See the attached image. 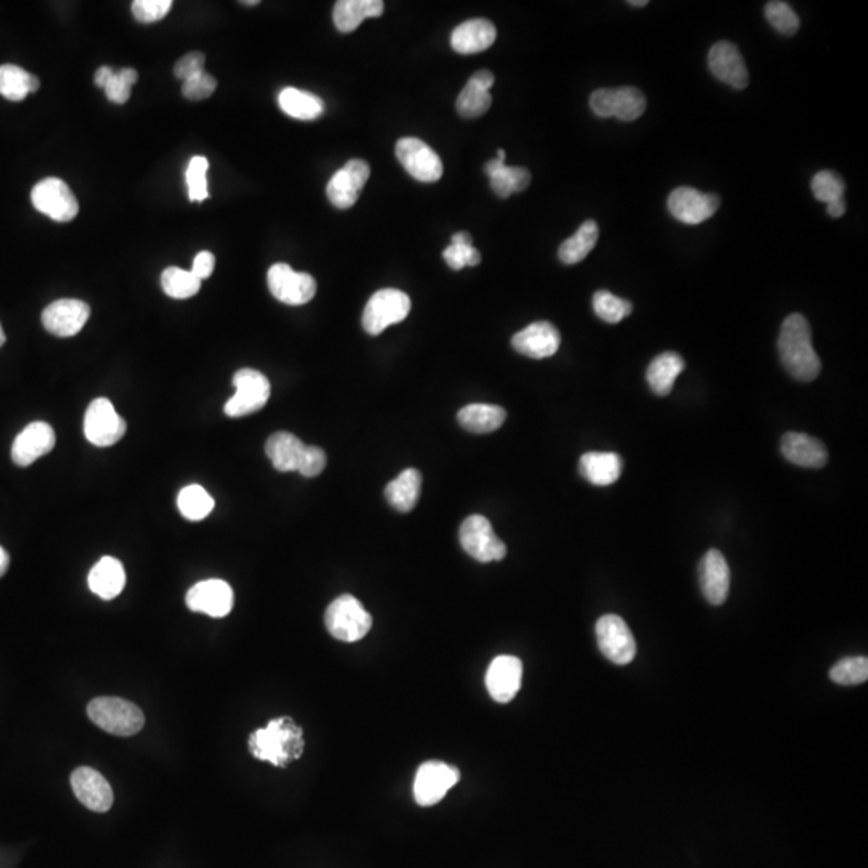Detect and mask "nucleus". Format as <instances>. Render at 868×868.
<instances>
[{
  "instance_id": "f257e3e1",
  "label": "nucleus",
  "mask_w": 868,
  "mask_h": 868,
  "mask_svg": "<svg viewBox=\"0 0 868 868\" xmlns=\"http://www.w3.org/2000/svg\"><path fill=\"white\" fill-rule=\"evenodd\" d=\"M778 354L785 370L796 380L812 381L819 377L822 362L812 346L809 322L801 314H791L783 322Z\"/></svg>"
},
{
  "instance_id": "f03ea898",
  "label": "nucleus",
  "mask_w": 868,
  "mask_h": 868,
  "mask_svg": "<svg viewBox=\"0 0 868 868\" xmlns=\"http://www.w3.org/2000/svg\"><path fill=\"white\" fill-rule=\"evenodd\" d=\"M251 754L259 761L271 762L275 767H287L298 761L304 753L303 729L291 717H279L251 733Z\"/></svg>"
},
{
  "instance_id": "7ed1b4c3",
  "label": "nucleus",
  "mask_w": 868,
  "mask_h": 868,
  "mask_svg": "<svg viewBox=\"0 0 868 868\" xmlns=\"http://www.w3.org/2000/svg\"><path fill=\"white\" fill-rule=\"evenodd\" d=\"M87 716L97 727L118 737L136 735L145 725L142 709L123 698H95L87 706Z\"/></svg>"
},
{
  "instance_id": "20e7f679",
  "label": "nucleus",
  "mask_w": 868,
  "mask_h": 868,
  "mask_svg": "<svg viewBox=\"0 0 868 868\" xmlns=\"http://www.w3.org/2000/svg\"><path fill=\"white\" fill-rule=\"evenodd\" d=\"M328 632L341 642H357L372 629V616L353 595H341L325 611Z\"/></svg>"
},
{
  "instance_id": "39448f33",
  "label": "nucleus",
  "mask_w": 868,
  "mask_h": 868,
  "mask_svg": "<svg viewBox=\"0 0 868 868\" xmlns=\"http://www.w3.org/2000/svg\"><path fill=\"white\" fill-rule=\"evenodd\" d=\"M410 309L412 303L404 291L385 288L369 299L362 314V327L369 335H380L389 325L399 324L406 319Z\"/></svg>"
},
{
  "instance_id": "423d86ee",
  "label": "nucleus",
  "mask_w": 868,
  "mask_h": 868,
  "mask_svg": "<svg viewBox=\"0 0 868 868\" xmlns=\"http://www.w3.org/2000/svg\"><path fill=\"white\" fill-rule=\"evenodd\" d=\"M235 394L227 401L224 412L232 418L246 417L266 406L271 398V383L264 373L254 369L238 370L234 375Z\"/></svg>"
},
{
  "instance_id": "0eeeda50",
  "label": "nucleus",
  "mask_w": 868,
  "mask_h": 868,
  "mask_svg": "<svg viewBox=\"0 0 868 868\" xmlns=\"http://www.w3.org/2000/svg\"><path fill=\"white\" fill-rule=\"evenodd\" d=\"M459 539L463 550L481 563L504 560L507 555V547L494 533L486 516H468L460 526Z\"/></svg>"
},
{
  "instance_id": "6e6552de",
  "label": "nucleus",
  "mask_w": 868,
  "mask_h": 868,
  "mask_svg": "<svg viewBox=\"0 0 868 868\" xmlns=\"http://www.w3.org/2000/svg\"><path fill=\"white\" fill-rule=\"evenodd\" d=\"M598 648L611 663L626 666L632 663L637 653L634 635L621 616L605 615L598 619L595 626Z\"/></svg>"
},
{
  "instance_id": "1a4fd4ad",
  "label": "nucleus",
  "mask_w": 868,
  "mask_h": 868,
  "mask_svg": "<svg viewBox=\"0 0 868 868\" xmlns=\"http://www.w3.org/2000/svg\"><path fill=\"white\" fill-rule=\"evenodd\" d=\"M590 108L600 118L635 121L647 110L645 95L635 87L598 89L590 95Z\"/></svg>"
},
{
  "instance_id": "9d476101",
  "label": "nucleus",
  "mask_w": 868,
  "mask_h": 868,
  "mask_svg": "<svg viewBox=\"0 0 868 868\" xmlns=\"http://www.w3.org/2000/svg\"><path fill=\"white\" fill-rule=\"evenodd\" d=\"M31 201L39 213L55 222H71L78 216L79 203L66 182L58 177H47L31 192Z\"/></svg>"
},
{
  "instance_id": "9b49d317",
  "label": "nucleus",
  "mask_w": 868,
  "mask_h": 868,
  "mask_svg": "<svg viewBox=\"0 0 868 868\" xmlns=\"http://www.w3.org/2000/svg\"><path fill=\"white\" fill-rule=\"evenodd\" d=\"M126 422L108 399L99 398L87 407L84 434L87 441L97 447H110L123 439Z\"/></svg>"
},
{
  "instance_id": "f8f14e48",
  "label": "nucleus",
  "mask_w": 868,
  "mask_h": 868,
  "mask_svg": "<svg viewBox=\"0 0 868 868\" xmlns=\"http://www.w3.org/2000/svg\"><path fill=\"white\" fill-rule=\"evenodd\" d=\"M267 285L272 296L280 303L301 306L316 296L317 283L314 277L296 272L288 264H274L267 272Z\"/></svg>"
},
{
  "instance_id": "ddd939ff",
  "label": "nucleus",
  "mask_w": 868,
  "mask_h": 868,
  "mask_svg": "<svg viewBox=\"0 0 868 868\" xmlns=\"http://www.w3.org/2000/svg\"><path fill=\"white\" fill-rule=\"evenodd\" d=\"M460 780V772L446 762L428 761L418 767L414 782V796L418 806L438 804L447 791Z\"/></svg>"
},
{
  "instance_id": "4468645a",
  "label": "nucleus",
  "mask_w": 868,
  "mask_h": 868,
  "mask_svg": "<svg viewBox=\"0 0 868 868\" xmlns=\"http://www.w3.org/2000/svg\"><path fill=\"white\" fill-rule=\"evenodd\" d=\"M396 156L410 176L420 182H436L443 176V161L430 145L415 137L401 139L396 145Z\"/></svg>"
},
{
  "instance_id": "2eb2a0df",
  "label": "nucleus",
  "mask_w": 868,
  "mask_h": 868,
  "mask_svg": "<svg viewBox=\"0 0 868 868\" xmlns=\"http://www.w3.org/2000/svg\"><path fill=\"white\" fill-rule=\"evenodd\" d=\"M719 206L721 198L717 195L703 193L692 187H679L668 198L669 213L688 226H698L701 222L708 221L716 214Z\"/></svg>"
},
{
  "instance_id": "dca6fc26",
  "label": "nucleus",
  "mask_w": 868,
  "mask_h": 868,
  "mask_svg": "<svg viewBox=\"0 0 868 868\" xmlns=\"http://www.w3.org/2000/svg\"><path fill=\"white\" fill-rule=\"evenodd\" d=\"M91 316L89 304L79 299H58L42 312V325L60 338L78 335Z\"/></svg>"
},
{
  "instance_id": "f3484780",
  "label": "nucleus",
  "mask_w": 868,
  "mask_h": 868,
  "mask_svg": "<svg viewBox=\"0 0 868 868\" xmlns=\"http://www.w3.org/2000/svg\"><path fill=\"white\" fill-rule=\"evenodd\" d=\"M370 177V166L364 160H351L336 172L327 185V197L335 208L354 206Z\"/></svg>"
},
{
  "instance_id": "a211bd4d",
  "label": "nucleus",
  "mask_w": 868,
  "mask_h": 868,
  "mask_svg": "<svg viewBox=\"0 0 868 868\" xmlns=\"http://www.w3.org/2000/svg\"><path fill=\"white\" fill-rule=\"evenodd\" d=\"M185 602L195 613L224 618L234 606V590L222 579H208L195 584L185 597Z\"/></svg>"
},
{
  "instance_id": "6ab92c4d",
  "label": "nucleus",
  "mask_w": 868,
  "mask_h": 868,
  "mask_svg": "<svg viewBox=\"0 0 868 868\" xmlns=\"http://www.w3.org/2000/svg\"><path fill=\"white\" fill-rule=\"evenodd\" d=\"M523 679V663L516 656H497L486 672V687L492 700L510 703L520 692Z\"/></svg>"
},
{
  "instance_id": "aec40b11",
  "label": "nucleus",
  "mask_w": 868,
  "mask_h": 868,
  "mask_svg": "<svg viewBox=\"0 0 868 868\" xmlns=\"http://www.w3.org/2000/svg\"><path fill=\"white\" fill-rule=\"evenodd\" d=\"M55 431L49 423L33 422L18 434L12 446V459L18 467H29L55 447Z\"/></svg>"
},
{
  "instance_id": "412c9836",
  "label": "nucleus",
  "mask_w": 868,
  "mask_h": 868,
  "mask_svg": "<svg viewBox=\"0 0 868 868\" xmlns=\"http://www.w3.org/2000/svg\"><path fill=\"white\" fill-rule=\"evenodd\" d=\"M71 787L79 803L94 812H107L113 806V790L107 778L91 767H79L71 775Z\"/></svg>"
},
{
  "instance_id": "4be33fe9",
  "label": "nucleus",
  "mask_w": 868,
  "mask_h": 868,
  "mask_svg": "<svg viewBox=\"0 0 868 868\" xmlns=\"http://www.w3.org/2000/svg\"><path fill=\"white\" fill-rule=\"evenodd\" d=\"M709 70L719 81L729 84L733 89H745L748 86V70L740 50L732 42L721 41L709 50Z\"/></svg>"
},
{
  "instance_id": "5701e85b",
  "label": "nucleus",
  "mask_w": 868,
  "mask_h": 868,
  "mask_svg": "<svg viewBox=\"0 0 868 868\" xmlns=\"http://www.w3.org/2000/svg\"><path fill=\"white\" fill-rule=\"evenodd\" d=\"M560 343V332L550 322H534L512 338V346L516 353L531 359L552 357L560 348Z\"/></svg>"
},
{
  "instance_id": "b1692460",
  "label": "nucleus",
  "mask_w": 868,
  "mask_h": 868,
  "mask_svg": "<svg viewBox=\"0 0 868 868\" xmlns=\"http://www.w3.org/2000/svg\"><path fill=\"white\" fill-rule=\"evenodd\" d=\"M701 592L711 605H722L729 597L730 568L719 550L713 549L701 558L700 568Z\"/></svg>"
},
{
  "instance_id": "393cba45",
  "label": "nucleus",
  "mask_w": 868,
  "mask_h": 868,
  "mask_svg": "<svg viewBox=\"0 0 868 868\" xmlns=\"http://www.w3.org/2000/svg\"><path fill=\"white\" fill-rule=\"evenodd\" d=\"M494 81H496V78H494V74L491 71H476L468 79L467 86L460 92L459 99H457V111H459V115L467 119L483 116L492 105L489 89L494 86Z\"/></svg>"
},
{
  "instance_id": "a878e982",
  "label": "nucleus",
  "mask_w": 868,
  "mask_h": 868,
  "mask_svg": "<svg viewBox=\"0 0 868 868\" xmlns=\"http://www.w3.org/2000/svg\"><path fill=\"white\" fill-rule=\"evenodd\" d=\"M782 454L799 467L822 468L828 463V451L819 439L804 433H787L782 438Z\"/></svg>"
},
{
  "instance_id": "bb28decb",
  "label": "nucleus",
  "mask_w": 868,
  "mask_h": 868,
  "mask_svg": "<svg viewBox=\"0 0 868 868\" xmlns=\"http://www.w3.org/2000/svg\"><path fill=\"white\" fill-rule=\"evenodd\" d=\"M496 37V26L492 25L491 21L475 18L454 29L451 46L462 55L480 54L496 42Z\"/></svg>"
},
{
  "instance_id": "cd10ccee",
  "label": "nucleus",
  "mask_w": 868,
  "mask_h": 868,
  "mask_svg": "<svg viewBox=\"0 0 868 868\" xmlns=\"http://www.w3.org/2000/svg\"><path fill=\"white\" fill-rule=\"evenodd\" d=\"M579 473L594 486H611L621 478L623 459L615 452H587L579 460Z\"/></svg>"
},
{
  "instance_id": "c85d7f7f",
  "label": "nucleus",
  "mask_w": 868,
  "mask_h": 868,
  "mask_svg": "<svg viewBox=\"0 0 868 868\" xmlns=\"http://www.w3.org/2000/svg\"><path fill=\"white\" fill-rule=\"evenodd\" d=\"M306 447L308 446L295 434L279 431L267 439L266 454L275 470L288 473V471H298Z\"/></svg>"
},
{
  "instance_id": "c756f323",
  "label": "nucleus",
  "mask_w": 868,
  "mask_h": 868,
  "mask_svg": "<svg viewBox=\"0 0 868 868\" xmlns=\"http://www.w3.org/2000/svg\"><path fill=\"white\" fill-rule=\"evenodd\" d=\"M126 586V571L121 561L113 557H103L95 563L89 573V587L103 600H113Z\"/></svg>"
},
{
  "instance_id": "7c9ffc66",
  "label": "nucleus",
  "mask_w": 868,
  "mask_h": 868,
  "mask_svg": "<svg viewBox=\"0 0 868 868\" xmlns=\"http://www.w3.org/2000/svg\"><path fill=\"white\" fill-rule=\"evenodd\" d=\"M385 4L381 0H340L333 9V21L341 33H353L367 18L381 17Z\"/></svg>"
},
{
  "instance_id": "2f4dec72",
  "label": "nucleus",
  "mask_w": 868,
  "mask_h": 868,
  "mask_svg": "<svg viewBox=\"0 0 868 868\" xmlns=\"http://www.w3.org/2000/svg\"><path fill=\"white\" fill-rule=\"evenodd\" d=\"M484 171L491 181L492 190L497 197H512L513 193L528 189L531 182V172L526 168H510L505 160L494 158L484 166Z\"/></svg>"
},
{
  "instance_id": "473e14b6",
  "label": "nucleus",
  "mask_w": 868,
  "mask_h": 868,
  "mask_svg": "<svg viewBox=\"0 0 868 868\" xmlns=\"http://www.w3.org/2000/svg\"><path fill=\"white\" fill-rule=\"evenodd\" d=\"M422 491V475L415 468L402 471L396 480L386 486L385 496L391 507L399 512L407 513L414 510Z\"/></svg>"
},
{
  "instance_id": "72a5a7b5",
  "label": "nucleus",
  "mask_w": 868,
  "mask_h": 868,
  "mask_svg": "<svg viewBox=\"0 0 868 868\" xmlns=\"http://www.w3.org/2000/svg\"><path fill=\"white\" fill-rule=\"evenodd\" d=\"M685 362L679 354L663 353L648 365L647 381L651 391L658 396H668L677 377L684 372Z\"/></svg>"
},
{
  "instance_id": "f704fd0d",
  "label": "nucleus",
  "mask_w": 868,
  "mask_h": 868,
  "mask_svg": "<svg viewBox=\"0 0 868 868\" xmlns=\"http://www.w3.org/2000/svg\"><path fill=\"white\" fill-rule=\"evenodd\" d=\"M460 425L470 433H492L504 425L507 412L491 404H470L457 414Z\"/></svg>"
},
{
  "instance_id": "c9c22d12",
  "label": "nucleus",
  "mask_w": 868,
  "mask_h": 868,
  "mask_svg": "<svg viewBox=\"0 0 868 868\" xmlns=\"http://www.w3.org/2000/svg\"><path fill=\"white\" fill-rule=\"evenodd\" d=\"M279 105L283 113L299 121H314L324 115L325 105L320 97L311 92L287 87L279 94Z\"/></svg>"
},
{
  "instance_id": "e433bc0d",
  "label": "nucleus",
  "mask_w": 868,
  "mask_h": 868,
  "mask_svg": "<svg viewBox=\"0 0 868 868\" xmlns=\"http://www.w3.org/2000/svg\"><path fill=\"white\" fill-rule=\"evenodd\" d=\"M41 82L17 65L0 66V95L10 102H21L29 94L39 91Z\"/></svg>"
},
{
  "instance_id": "4c0bfd02",
  "label": "nucleus",
  "mask_w": 868,
  "mask_h": 868,
  "mask_svg": "<svg viewBox=\"0 0 868 868\" xmlns=\"http://www.w3.org/2000/svg\"><path fill=\"white\" fill-rule=\"evenodd\" d=\"M597 240V222H584L573 237L561 243L560 250H558L561 263L570 264V266L571 264L581 263V261H584L589 256L590 251L594 250Z\"/></svg>"
},
{
  "instance_id": "58836bf2",
  "label": "nucleus",
  "mask_w": 868,
  "mask_h": 868,
  "mask_svg": "<svg viewBox=\"0 0 868 868\" xmlns=\"http://www.w3.org/2000/svg\"><path fill=\"white\" fill-rule=\"evenodd\" d=\"M177 507L185 520L201 521L213 512L214 499L200 484H190L179 492Z\"/></svg>"
},
{
  "instance_id": "ea45409f",
  "label": "nucleus",
  "mask_w": 868,
  "mask_h": 868,
  "mask_svg": "<svg viewBox=\"0 0 868 868\" xmlns=\"http://www.w3.org/2000/svg\"><path fill=\"white\" fill-rule=\"evenodd\" d=\"M161 287L164 293L174 299H187L197 295L201 288V280L184 271L181 267H168L161 274Z\"/></svg>"
},
{
  "instance_id": "a19ab883",
  "label": "nucleus",
  "mask_w": 868,
  "mask_h": 868,
  "mask_svg": "<svg viewBox=\"0 0 868 868\" xmlns=\"http://www.w3.org/2000/svg\"><path fill=\"white\" fill-rule=\"evenodd\" d=\"M594 311L597 317L608 324H618L631 316L632 304L627 299L618 298L610 291L600 290L594 295Z\"/></svg>"
},
{
  "instance_id": "79ce46f5",
  "label": "nucleus",
  "mask_w": 868,
  "mask_h": 868,
  "mask_svg": "<svg viewBox=\"0 0 868 868\" xmlns=\"http://www.w3.org/2000/svg\"><path fill=\"white\" fill-rule=\"evenodd\" d=\"M830 679L840 685L864 684L868 679V658L865 656L843 658L833 666Z\"/></svg>"
},
{
  "instance_id": "37998d69",
  "label": "nucleus",
  "mask_w": 868,
  "mask_h": 868,
  "mask_svg": "<svg viewBox=\"0 0 868 868\" xmlns=\"http://www.w3.org/2000/svg\"><path fill=\"white\" fill-rule=\"evenodd\" d=\"M209 163L205 156H195L190 160L187 171H185V181L189 187L190 201H205L209 197L208 192V174Z\"/></svg>"
},
{
  "instance_id": "c03bdc74",
  "label": "nucleus",
  "mask_w": 868,
  "mask_h": 868,
  "mask_svg": "<svg viewBox=\"0 0 868 868\" xmlns=\"http://www.w3.org/2000/svg\"><path fill=\"white\" fill-rule=\"evenodd\" d=\"M812 192L817 200L828 205L833 201L843 200L846 185L836 172L820 171L812 179Z\"/></svg>"
},
{
  "instance_id": "a18cd8bd",
  "label": "nucleus",
  "mask_w": 868,
  "mask_h": 868,
  "mask_svg": "<svg viewBox=\"0 0 868 868\" xmlns=\"http://www.w3.org/2000/svg\"><path fill=\"white\" fill-rule=\"evenodd\" d=\"M139 79V74L132 68H124V70L113 71L111 78L103 87V91L107 94V99L110 102L123 105L131 97L132 86Z\"/></svg>"
},
{
  "instance_id": "49530a36",
  "label": "nucleus",
  "mask_w": 868,
  "mask_h": 868,
  "mask_svg": "<svg viewBox=\"0 0 868 868\" xmlns=\"http://www.w3.org/2000/svg\"><path fill=\"white\" fill-rule=\"evenodd\" d=\"M766 18L778 33L793 36L798 33L799 17L787 2H769L766 5Z\"/></svg>"
},
{
  "instance_id": "de8ad7c7",
  "label": "nucleus",
  "mask_w": 868,
  "mask_h": 868,
  "mask_svg": "<svg viewBox=\"0 0 868 868\" xmlns=\"http://www.w3.org/2000/svg\"><path fill=\"white\" fill-rule=\"evenodd\" d=\"M443 258L447 266L454 271H460L465 266L475 267L481 263V253L473 245H454L451 243L444 250Z\"/></svg>"
},
{
  "instance_id": "09e8293b",
  "label": "nucleus",
  "mask_w": 868,
  "mask_h": 868,
  "mask_svg": "<svg viewBox=\"0 0 868 868\" xmlns=\"http://www.w3.org/2000/svg\"><path fill=\"white\" fill-rule=\"evenodd\" d=\"M171 9V0H136L132 4V13L140 23H156L163 20Z\"/></svg>"
},
{
  "instance_id": "8fccbe9b",
  "label": "nucleus",
  "mask_w": 868,
  "mask_h": 868,
  "mask_svg": "<svg viewBox=\"0 0 868 868\" xmlns=\"http://www.w3.org/2000/svg\"><path fill=\"white\" fill-rule=\"evenodd\" d=\"M217 81L211 76V74L203 73L197 74V76H193L189 81L184 82V86H182V94H184L185 99L189 100H205L216 91Z\"/></svg>"
},
{
  "instance_id": "3c124183",
  "label": "nucleus",
  "mask_w": 868,
  "mask_h": 868,
  "mask_svg": "<svg viewBox=\"0 0 868 868\" xmlns=\"http://www.w3.org/2000/svg\"><path fill=\"white\" fill-rule=\"evenodd\" d=\"M325 465H327V455H325V452L320 447L308 446L306 447V452H304V457L301 460L298 471L301 475L306 476V478H314V476H319L324 471Z\"/></svg>"
},
{
  "instance_id": "603ef678",
  "label": "nucleus",
  "mask_w": 868,
  "mask_h": 868,
  "mask_svg": "<svg viewBox=\"0 0 868 868\" xmlns=\"http://www.w3.org/2000/svg\"><path fill=\"white\" fill-rule=\"evenodd\" d=\"M205 62V55L201 54V52H190V54L184 55V57L176 63V66H174V74H176V78L181 79V81H189L193 76L203 73Z\"/></svg>"
},
{
  "instance_id": "864d4df0",
  "label": "nucleus",
  "mask_w": 868,
  "mask_h": 868,
  "mask_svg": "<svg viewBox=\"0 0 868 868\" xmlns=\"http://www.w3.org/2000/svg\"><path fill=\"white\" fill-rule=\"evenodd\" d=\"M214 266H216V258L209 251H200L193 259L192 274L198 279H208L209 275L213 274Z\"/></svg>"
},
{
  "instance_id": "5fc2aeb1",
  "label": "nucleus",
  "mask_w": 868,
  "mask_h": 868,
  "mask_svg": "<svg viewBox=\"0 0 868 868\" xmlns=\"http://www.w3.org/2000/svg\"><path fill=\"white\" fill-rule=\"evenodd\" d=\"M111 74H113V70H111L110 66H102V68L95 71V84L103 89L108 79L111 78Z\"/></svg>"
},
{
  "instance_id": "6e6d98bb",
  "label": "nucleus",
  "mask_w": 868,
  "mask_h": 868,
  "mask_svg": "<svg viewBox=\"0 0 868 868\" xmlns=\"http://www.w3.org/2000/svg\"><path fill=\"white\" fill-rule=\"evenodd\" d=\"M828 214L832 217H841L846 213V201L836 200L833 203H828Z\"/></svg>"
},
{
  "instance_id": "4d7b16f0",
  "label": "nucleus",
  "mask_w": 868,
  "mask_h": 868,
  "mask_svg": "<svg viewBox=\"0 0 868 868\" xmlns=\"http://www.w3.org/2000/svg\"><path fill=\"white\" fill-rule=\"evenodd\" d=\"M452 243L454 245H473V238L467 232H457L452 235Z\"/></svg>"
},
{
  "instance_id": "13d9d810",
  "label": "nucleus",
  "mask_w": 868,
  "mask_h": 868,
  "mask_svg": "<svg viewBox=\"0 0 868 868\" xmlns=\"http://www.w3.org/2000/svg\"><path fill=\"white\" fill-rule=\"evenodd\" d=\"M9 565V553L5 552V549H2V547H0V578H2L5 573H7V570H9Z\"/></svg>"
},
{
  "instance_id": "bf43d9fd",
  "label": "nucleus",
  "mask_w": 868,
  "mask_h": 868,
  "mask_svg": "<svg viewBox=\"0 0 868 868\" xmlns=\"http://www.w3.org/2000/svg\"><path fill=\"white\" fill-rule=\"evenodd\" d=\"M629 4H631V7H645V5H648V2L647 0H637V2H635V0H632V2H629Z\"/></svg>"
},
{
  "instance_id": "052dcab7",
  "label": "nucleus",
  "mask_w": 868,
  "mask_h": 868,
  "mask_svg": "<svg viewBox=\"0 0 868 868\" xmlns=\"http://www.w3.org/2000/svg\"><path fill=\"white\" fill-rule=\"evenodd\" d=\"M5 340H7V338H5L4 328H2V324H0V348L4 346Z\"/></svg>"
},
{
  "instance_id": "680f3d73",
  "label": "nucleus",
  "mask_w": 868,
  "mask_h": 868,
  "mask_svg": "<svg viewBox=\"0 0 868 868\" xmlns=\"http://www.w3.org/2000/svg\"><path fill=\"white\" fill-rule=\"evenodd\" d=\"M243 5H258V0H250V2H242Z\"/></svg>"
}]
</instances>
